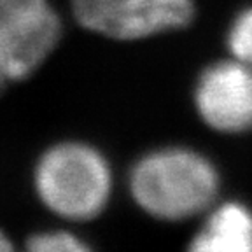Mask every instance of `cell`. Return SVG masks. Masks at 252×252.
Segmentation results:
<instances>
[{
	"instance_id": "obj_1",
	"label": "cell",
	"mask_w": 252,
	"mask_h": 252,
	"mask_svg": "<svg viewBox=\"0 0 252 252\" xmlns=\"http://www.w3.org/2000/svg\"><path fill=\"white\" fill-rule=\"evenodd\" d=\"M135 201L159 219H184L207 209L217 194V173L203 156L172 147L147 154L133 166Z\"/></svg>"
},
{
	"instance_id": "obj_2",
	"label": "cell",
	"mask_w": 252,
	"mask_h": 252,
	"mask_svg": "<svg viewBox=\"0 0 252 252\" xmlns=\"http://www.w3.org/2000/svg\"><path fill=\"white\" fill-rule=\"evenodd\" d=\"M105 158L83 142H60L49 147L33 170L37 196L56 216L70 220L96 217L110 194Z\"/></svg>"
},
{
	"instance_id": "obj_4",
	"label": "cell",
	"mask_w": 252,
	"mask_h": 252,
	"mask_svg": "<svg viewBox=\"0 0 252 252\" xmlns=\"http://www.w3.org/2000/svg\"><path fill=\"white\" fill-rule=\"evenodd\" d=\"M81 27L118 40L181 28L193 18L191 0H70Z\"/></svg>"
},
{
	"instance_id": "obj_8",
	"label": "cell",
	"mask_w": 252,
	"mask_h": 252,
	"mask_svg": "<svg viewBox=\"0 0 252 252\" xmlns=\"http://www.w3.org/2000/svg\"><path fill=\"white\" fill-rule=\"evenodd\" d=\"M228 44L233 56L252 68V7L235 20L229 30Z\"/></svg>"
},
{
	"instance_id": "obj_5",
	"label": "cell",
	"mask_w": 252,
	"mask_h": 252,
	"mask_svg": "<svg viewBox=\"0 0 252 252\" xmlns=\"http://www.w3.org/2000/svg\"><path fill=\"white\" fill-rule=\"evenodd\" d=\"M196 107L207 125L220 131L252 128V68L244 62H220L201 74Z\"/></svg>"
},
{
	"instance_id": "obj_9",
	"label": "cell",
	"mask_w": 252,
	"mask_h": 252,
	"mask_svg": "<svg viewBox=\"0 0 252 252\" xmlns=\"http://www.w3.org/2000/svg\"><path fill=\"white\" fill-rule=\"evenodd\" d=\"M7 251H12V244L7 236L0 231V252H7Z\"/></svg>"
},
{
	"instance_id": "obj_6",
	"label": "cell",
	"mask_w": 252,
	"mask_h": 252,
	"mask_svg": "<svg viewBox=\"0 0 252 252\" xmlns=\"http://www.w3.org/2000/svg\"><path fill=\"white\" fill-rule=\"evenodd\" d=\"M191 251L251 252L252 214L240 203H226L216 210L194 236Z\"/></svg>"
},
{
	"instance_id": "obj_3",
	"label": "cell",
	"mask_w": 252,
	"mask_h": 252,
	"mask_svg": "<svg viewBox=\"0 0 252 252\" xmlns=\"http://www.w3.org/2000/svg\"><path fill=\"white\" fill-rule=\"evenodd\" d=\"M62 30L47 0H0V90L35 70L56 47Z\"/></svg>"
},
{
	"instance_id": "obj_7",
	"label": "cell",
	"mask_w": 252,
	"mask_h": 252,
	"mask_svg": "<svg viewBox=\"0 0 252 252\" xmlns=\"http://www.w3.org/2000/svg\"><path fill=\"white\" fill-rule=\"evenodd\" d=\"M27 249L30 252H86L84 242L68 231H42L28 236Z\"/></svg>"
}]
</instances>
